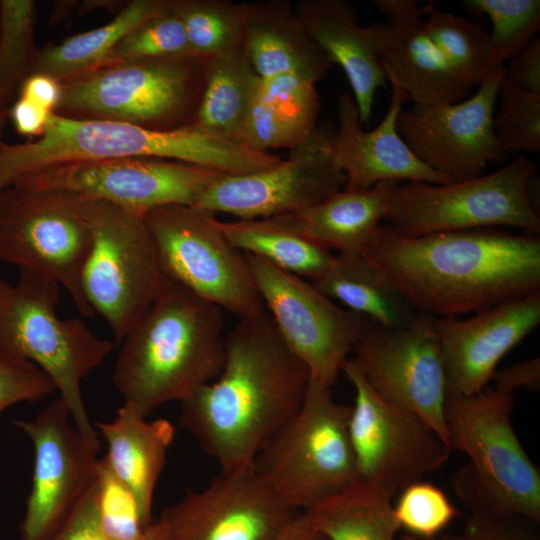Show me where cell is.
Wrapping results in <instances>:
<instances>
[{
  "mask_svg": "<svg viewBox=\"0 0 540 540\" xmlns=\"http://www.w3.org/2000/svg\"><path fill=\"white\" fill-rule=\"evenodd\" d=\"M512 395L486 387L468 396L447 395L444 416L451 450L469 463L451 482L471 511L540 521V472L511 422Z\"/></svg>",
  "mask_w": 540,
  "mask_h": 540,
  "instance_id": "5",
  "label": "cell"
},
{
  "mask_svg": "<svg viewBox=\"0 0 540 540\" xmlns=\"http://www.w3.org/2000/svg\"><path fill=\"white\" fill-rule=\"evenodd\" d=\"M18 96L34 102L49 112H55L61 98V82L45 74L31 73L20 85Z\"/></svg>",
  "mask_w": 540,
  "mask_h": 540,
  "instance_id": "47",
  "label": "cell"
},
{
  "mask_svg": "<svg viewBox=\"0 0 540 540\" xmlns=\"http://www.w3.org/2000/svg\"><path fill=\"white\" fill-rule=\"evenodd\" d=\"M504 78L515 87L540 94V39L534 38L504 67Z\"/></svg>",
  "mask_w": 540,
  "mask_h": 540,
  "instance_id": "45",
  "label": "cell"
},
{
  "mask_svg": "<svg viewBox=\"0 0 540 540\" xmlns=\"http://www.w3.org/2000/svg\"><path fill=\"white\" fill-rule=\"evenodd\" d=\"M51 113L34 102L18 96L10 107L9 116L18 133L39 137Z\"/></svg>",
  "mask_w": 540,
  "mask_h": 540,
  "instance_id": "48",
  "label": "cell"
},
{
  "mask_svg": "<svg viewBox=\"0 0 540 540\" xmlns=\"http://www.w3.org/2000/svg\"><path fill=\"white\" fill-rule=\"evenodd\" d=\"M436 318L418 311L403 327L372 324L348 360L381 399L420 417L449 445L446 375Z\"/></svg>",
  "mask_w": 540,
  "mask_h": 540,
  "instance_id": "14",
  "label": "cell"
},
{
  "mask_svg": "<svg viewBox=\"0 0 540 540\" xmlns=\"http://www.w3.org/2000/svg\"><path fill=\"white\" fill-rule=\"evenodd\" d=\"M314 533L308 514L301 511L277 540H311Z\"/></svg>",
  "mask_w": 540,
  "mask_h": 540,
  "instance_id": "49",
  "label": "cell"
},
{
  "mask_svg": "<svg viewBox=\"0 0 540 540\" xmlns=\"http://www.w3.org/2000/svg\"><path fill=\"white\" fill-rule=\"evenodd\" d=\"M222 173L153 157L78 161L50 166L12 185L63 191L111 203L144 218L168 205H196Z\"/></svg>",
  "mask_w": 540,
  "mask_h": 540,
  "instance_id": "16",
  "label": "cell"
},
{
  "mask_svg": "<svg viewBox=\"0 0 540 540\" xmlns=\"http://www.w3.org/2000/svg\"><path fill=\"white\" fill-rule=\"evenodd\" d=\"M319 110L315 83L295 76L260 78L241 142L259 152L290 150L314 130Z\"/></svg>",
  "mask_w": 540,
  "mask_h": 540,
  "instance_id": "27",
  "label": "cell"
},
{
  "mask_svg": "<svg viewBox=\"0 0 540 540\" xmlns=\"http://www.w3.org/2000/svg\"><path fill=\"white\" fill-rule=\"evenodd\" d=\"M393 511L400 529L422 539L438 537L459 515L441 488L421 480L401 490Z\"/></svg>",
  "mask_w": 540,
  "mask_h": 540,
  "instance_id": "40",
  "label": "cell"
},
{
  "mask_svg": "<svg viewBox=\"0 0 540 540\" xmlns=\"http://www.w3.org/2000/svg\"><path fill=\"white\" fill-rule=\"evenodd\" d=\"M462 5L491 20L490 39L502 63L521 52L540 28L539 0H464Z\"/></svg>",
  "mask_w": 540,
  "mask_h": 540,
  "instance_id": "37",
  "label": "cell"
},
{
  "mask_svg": "<svg viewBox=\"0 0 540 540\" xmlns=\"http://www.w3.org/2000/svg\"><path fill=\"white\" fill-rule=\"evenodd\" d=\"M350 410L310 378L297 413L254 459L257 473L294 509L307 511L358 482Z\"/></svg>",
  "mask_w": 540,
  "mask_h": 540,
  "instance_id": "8",
  "label": "cell"
},
{
  "mask_svg": "<svg viewBox=\"0 0 540 540\" xmlns=\"http://www.w3.org/2000/svg\"><path fill=\"white\" fill-rule=\"evenodd\" d=\"M399 540H461L460 535H445L441 537H436L433 539H422L418 537L411 536L409 534H404Z\"/></svg>",
  "mask_w": 540,
  "mask_h": 540,
  "instance_id": "50",
  "label": "cell"
},
{
  "mask_svg": "<svg viewBox=\"0 0 540 540\" xmlns=\"http://www.w3.org/2000/svg\"><path fill=\"white\" fill-rule=\"evenodd\" d=\"M389 21L382 24L380 55L385 79L421 105L457 103L470 90L447 65L423 27L415 0H373Z\"/></svg>",
  "mask_w": 540,
  "mask_h": 540,
  "instance_id": "23",
  "label": "cell"
},
{
  "mask_svg": "<svg viewBox=\"0 0 540 540\" xmlns=\"http://www.w3.org/2000/svg\"><path fill=\"white\" fill-rule=\"evenodd\" d=\"M342 372L355 390L348 432L359 482L396 493L448 461L451 448L420 417L381 399L349 360Z\"/></svg>",
  "mask_w": 540,
  "mask_h": 540,
  "instance_id": "17",
  "label": "cell"
},
{
  "mask_svg": "<svg viewBox=\"0 0 540 540\" xmlns=\"http://www.w3.org/2000/svg\"><path fill=\"white\" fill-rule=\"evenodd\" d=\"M49 540H118L102 528L96 506V482L65 523ZM138 540H168L163 523L153 521Z\"/></svg>",
  "mask_w": 540,
  "mask_h": 540,
  "instance_id": "43",
  "label": "cell"
},
{
  "mask_svg": "<svg viewBox=\"0 0 540 540\" xmlns=\"http://www.w3.org/2000/svg\"><path fill=\"white\" fill-rule=\"evenodd\" d=\"M79 197L91 230L82 290L120 343L170 279L143 218L102 200Z\"/></svg>",
  "mask_w": 540,
  "mask_h": 540,
  "instance_id": "10",
  "label": "cell"
},
{
  "mask_svg": "<svg viewBox=\"0 0 540 540\" xmlns=\"http://www.w3.org/2000/svg\"><path fill=\"white\" fill-rule=\"evenodd\" d=\"M143 219L170 280L239 318L266 311L247 254L226 237L216 214L176 204Z\"/></svg>",
  "mask_w": 540,
  "mask_h": 540,
  "instance_id": "11",
  "label": "cell"
},
{
  "mask_svg": "<svg viewBox=\"0 0 540 540\" xmlns=\"http://www.w3.org/2000/svg\"><path fill=\"white\" fill-rule=\"evenodd\" d=\"M504 66L491 71L469 99L414 104L400 111L396 128L414 155L453 182L479 177L490 162L506 158L493 127Z\"/></svg>",
  "mask_w": 540,
  "mask_h": 540,
  "instance_id": "19",
  "label": "cell"
},
{
  "mask_svg": "<svg viewBox=\"0 0 540 540\" xmlns=\"http://www.w3.org/2000/svg\"><path fill=\"white\" fill-rule=\"evenodd\" d=\"M230 242L246 254L311 282L330 267L335 254L297 228L292 214L221 221Z\"/></svg>",
  "mask_w": 540,
  "mask_h": 540,
  "instance_id": "30",
  "label": "cell"
},
{
  "mask_svg": "<svg viewBox=\"0 0 540 540\" xmlns=\"http://www.w3.org/2000/svg\"><path fill=\"white\" fill-rule=\"evenodd\" d=\"M95 426L107 443L106 462L133 494L144 523L150 525L154 492L175 436L174 426L164 418L148 420L125 402L112 421Z\"/></svg>",
  "mask_w": 540,
  "mask_h": 540,
  "instance_id": "26",
  "label": "cell"
},
{
  "mask_svg": "<svg viewBox=\"0 0 540 540\" xmlns=\"http://www.w3.org/2000/svg\"><path fill=\"white\" fill-rule=\"evenodd\" d=\"M56 388L36 365L0 357V413L19 402H36Z\"/></svg>",
  "mask_w": 540,
  "mask_h": 540,
  "instance_id": "42",
  "label": "cell"
},
{
  "mask_svg": "<svg viewBox=\"0 0 540 540\" xmlns=\"http://www.w3.org/2000/svg\"><path fill=\"white\" fill-rule=\"evenodd\" d=\"M300 512L252 465L221 472L202 490H188L159 520L168 540H277Z\"/></svg>",
  "mask_w": 540,
  "mask_h": 540,
  "instance_id": "20",
  "label": "cell"
},
{
  "mask_svg": "<svg viewBox=\"0 0 540 540\" xmlns=\"http://www.w3.org/2000/svg\"><path fill=\"white\" fill-rule=\"evenodd\" d=\"M35 17V3L31 0H0V126L3 127L13 98L35 63Z\"/></svg>",
  "mask_w": 540,
  "mask_h": 540,
  "instance_id": "35",
  "label": "cell"
},
{
  "mask_svg": "<svg viewBox=\"0 0 540 540\" xmlns=\"http://www.w3.org/2000/svg\"><path fill=\"white\" fill-rule=\"evenodd\" d=\"M336 128L323 121L276 166L243 175L222 174L196 205L214 214L257 219L301 212L343 189L346 175L334 153Z\"/></svg>",
  "mask_w": 540,
  "mask_h": 540,
  "instance_id": "15",
  "label": "cell"
},
{
  "mask_svg": "<svg viewBox=\"0 0 540 540\" xmlns=\"http://www.w3.org/2000/svg\"><path fill=\"white\" fill-rule=\"evenodd\" d=\"M71 420L59 397L33 420L14 421L34 448L32 487L19 526L20 540H49L97 480L99 449Z\"/></svg>",
  "mask_w": 540,
  "mask_h": 540,
  "instance_id": "18",
  "label": "cell"
},
{
  "mask_svg": "<svg viewBox=\"0 0 540 540\" xmlns=\"http://www.w3.org/2000/svg\"><path fill=\"white\" fill-rule=\"evenodd\" d=\"M399 184L380 182L366 189H341L319 203L293 213L305 236L337 253L361 254L385 218L388 195Z\"/></svg>",
  "mask_w": 540,
  "mask_h": 540,
  "instance_id": "28",
  "label": "cell"
},
{
  "mask_svg": "<svg viewBox=\"0 0 540 540\" xmlns=\"http://www.w3.org/2000/svg\"><path fill=\"white\" fill-rule=\"evenodd\" d=\"M96 506L103 530L118 540H138L151 525L144 523L133 494L114 475L104 457L99 459Z\"/></svg>",
  "mask_w": 540,
  "mask_h": 540,
  "instance_id": "41",
  "label": "cell"
},
{
  "mask_svg": "<svg viewBox=\"0 0 540 540\" xmlns=\"http://www.w3.org/2000/svg\"><path fill=\"white\" fill-rule=\"evenodd\" d=\"M293 7L310 37L344 70L360 121L368 125L376 92L386 81L380 55L382 24L360 26L353 4L346 0H299Z\"/></svg>",
  "mask_w": 540,
  "mask_h": 540,
  "instance_id": "24",
  "label": "cell"
},
{
  "mask_svg": "<svg viewBox=\"0 0 540 540\" xmlns=\"http://www.w3.org/2000/svg\"><path fill=\"white\" fill-rule=\"evenodd\" d=\"M540 323V292L477 311L470 318L437 317L447 395L487 387L500 360Z\"/></svg>",
  "mask_w": 540,
  "mask_h": 540,
  "instance_id": "21",
  "label": "cell"
},
{
  "mask_svg": "<svg viewBox=\"0 0 540 540\" xmlns=\"http://www.w3.org/2000/svg\"><path fill=\"white\" fill-rule=\"evenodd\" d=\"M392 86L389 109L373 130H365L357 105L348 93L337 101L339 126L334 140L335 159L346 175L345 189H366L384 181L453 182L420 161L399 135L396 122L407 95Z\"/></svg>",
  "mask_w": 540,
  "mask_h": 540,
  "instance_id": "22",
  "label": "cell"
},
{
  "mask_svg": "<svg viewBox=\"0 0 540 540\" xmlns=\"http://www.w3.org/2000/svg\"><path fill=\"white\" fill-rule=\"evenodd\" d=\"M206 65L207 59L185 56L102 66L62 81L57 109L68 117L157 130L190 125L202 96Z\"/></svg>",
  "mask_w": 540,
  "mask_h": 540,
  "instance_id": "9",
  "label": "cell"
},
{
  "mask_svg": "<svg viewBox=\"0 0 540 540\" xmlns=\"http://www.w3.org/2000/svg\"><path fill=\"white\" fill-rule=\"evenodd\" d=\"M419 312L475 313L540 292V237L476 228L403 237L380 225L361 253Z\"/></svg>",
  "mask_w": 540,
  "mask_h": 540,
  "instance_id": "2",
  "label": "cell"
},
{
  "mask_svg": "<svg viewBox=\"0 0 540 540\" xmlns=\"http://www.w3.org/2000/svg\"><path fill=\"white\" fill-rule=\"evenodd\" d=\"M90 246L79 195L21 185L0 189V261L55 280L84 317L95 314L81 283Z\"/></svg>",
  "mask_w": 540,
  "mask_h": 540,
  "instance_id": "12",
  "label": "cell"
},
{
  "mask_svg": "<svg viewBox=\"0 0 540 540\" xmlns=\"http://www.w3.org/2000/svg\"><path fill=\"white\" fill-rule=\"evenodd\" d=\"M394 495L387 487L358 481L304 512L314 532L326 540H395L400 528Z\"/></svg>",
  "mask_w": 540,
  "mask_h": 540,
  "instance_id": "32",
  "label": "cell"
},
{
  "mask_svg": "<svg viewBox=\"0 0 540 540\" xmlns=\"http://www.w3.org/2000/svg\"><path fill=\"white\" fill-rule=\"evenodd\" d=\"M311 540H326L323 536L317 534V533H314L313 537Z\"/></svg>",
  "mask_w": 540,
  "mask_h": 540,
  "instance_id": "51",
  "label": "cell"
},
{
  "mask_svg": "<svg viewBox=\"0 0 540 540\" xmlns=\"http://www.w3.org/2000/svg\"><path fill=\"white\" fill-rule=\"evenodd\" d=\"M224 311L169 280L120 342L112 382L143 416L213 381L225 359Z\"/></svg>",
  "mask_w": 540,
  "mask_h": 540,
  "instance_id": "3",
  "label": "cell"
},
{
  "mask_svg": "<svg viewBox=\"0 0 540 540\" xmlns=\"http://www.w3.org/2000/svg\"><path fill=\"white\" fill-rule=\"evenodd\" d=\"M193 56L209 59L243 44L241 4L225 0H170Z\"/></svg>",
  "mask_w": 540,
  "mask_h": 540,
  "instance_id": "36",
  "label": "cell"
},
{
  "mask_svg": "<svg viewBox=\"0 0 540 540\" xmlns=\"http://www.w3.org/2000/svg\"><path fill=\"white\" fill-rule=\"evenodd\" d=\"M539 181L526 157L476 178L430 184L395 185L385 220L403 237L476 228L512 227L539 235Z\"/></svg>",
  "mask_w": 540,
  "mask_h": 540,
  "instance_id": "7",
  "label": "cell"
},
{
  "mask_svg": "<svg viewBox=\"0 0 540 540\" xmlns=\"http://www.w3.org/2000/svg\"><path fill=\"white\" fill-rule=\"evenodd\" d=\"M259 79L243 46L207 59L194 123L241 142Z\"/></svg>",
  "mask_w": 540,
  "mask_h": 540,
  "instance_id": "33",
  "label": "cell"
},
{
  "mask_svg": "<svg viewBox=\"0 0 540 540\" xmlns=\"http://www.w3.org/2000/svg\"><path fill=\"white\" fill-rule=\"evenodd\" d=\"M193 56L181 20L169 5L130 31L113 49L106 65Z\"/></svg>",
  "mask_w": 540,
  "mask_h": 540,
  "instance_id": "38",
  "label": "cell"
},
{
  "mask_svg": "<svg viewBox=\"0 0 540 540\" xmlns=\"http://www.w3.org/2000/svg\"><path fill=\"white\" fill-rule=\"evenodd\" d=\"M494 389L512 395L518 388L537 391L540 387V359H527L501 370H496L492 376Z\"/></svg>",
  "mask_w": 540,
  "mask_h": 540,
  "instance_id": "46",
  "label": "cell"
},
{
  "mask_svg": "<svg viewBox=\"0 0 540 540\" xmlns=\"http://www.w3.org/2000/svg\"><path fill=\"white\" fill-rule=\"evenodd\" d=\"M310 378L266 311L239 318L221 371L180 402L179 423L221 472L252 466L301 407Z\"/></svg>",
  "mask_w": 540,
  "mask_h": 540,
  "instance_id": "1",
  "label": "cell"
},
{
  "mask_svg": "<svg viewBox=\"0 0 540 540\" xmlns=\"http://www.w3.org/2000/svg\"><path fill=\"white\" fill-rule=\"evenodd\" d=\"M240 4L242 46L260 78L295 76L316 84L334 66L288 1Z\"/></svg>",
  "mask_w": 540,
  "mask_h": 540,
  "instance_id": "25",
  "label": "cell"
},
{
  "mask_svg": "<svg viewBox=\"0 0 540 540\" xmlns=\"http://www.w3.org/2000/svg\"><path fill=\"white\" fill-rule=\"evenodd\" d=\"M169 5L170 0H133L109 23L76 34L37 53L31 73L45 74L62 82L102 67L115 46L130 31L165 13Z\"/></svg>",
  "mask_w": 540,
  "mask_h": 540,
  "instance_id": "31",
  "label": "cell"
},
{
  "mask_svg": "<svg viewBox=\"0 0 540 540\" xmlns=\"http://www.w3.org/2000/svg\"><path fill=\"white\" fill-rule=\"evenodd\" d=\"M498 99L500 108L493 127L504 152H539L540 94L519 89L503 78Z\"/></svg>",
  "mask_w": 540,
  "mask_h": 540,
  "instance_id": "39",
  "label": "cell"
},
{
  "mask_svg": "<svg viewBox=\"0 0 540 540\" xmlns=\"http://www.w3.org/2000/svg\"><path fill=\"white\" fill-rule=\"evenodd\" d=\"M265 309L310 377L332 387L372 323L337 305L309 280L247 254Z\"/></svg>",
  "mask_w": 540,
  "mask_h": 540,
  "instance_id": "13",
  "label": "cell"
},
{
  "mask_svg": "<svg viewBox=\"0 0 540 540\" xmlns=\"http://www.w3.org/2000/svg\"><path fill=\"white\" fill-rule=\"evenodd\" d=\"M130 157L174 160L227 173L238 161L239 145L196 123L157 130L52 112L35 141L0 144V189L58 164Z\"/></svg>",
  "mask_w": 540,
  "mask_h": 540,
  "instance_id": "4",
  "label": "cell"
},
{
  "mask_svg": "<svg viewBox=\"0 0 540 540\" xmlns=\"http://www.w3.org/2000/svg\"><path fill=\"white\" fill-rule=\"evenodd\" d=\"M312 283L376 326L403 327L418 313L384 273L359 253L335 254L327 271Z\"/></svg>",
  "mask_w": 540,
  "mask_h": 540,
  "instance_id": "29",
  "label": "cell"
},
{
  "mask_svg": "<svg viewBox=\"0 0 540 540\" xmlns=\"http://www.w3.org/2000/svg\"><path fill=\"white\" fill-rule=\"evenodd\" d=\"M528 519L487 512L471 513L467 518L461 540H540Z\"/></svg>",
  "mask_w": 540,
  "mask_h": 540,
  "instance_id": "44",
  "label": "cell"
},
{
  "mask_svg": "<svg viewBox=\"0 0 540 540\" xmlns=\"http://www.w3.org/2000/svg\"><path fill=\"white\" fill-rule=\"evenodd\" d=\"M423 27L451 70L469 87L479 85L495 68L504 66L490 35L478 24L441 11L433 2L422 7Z\"/></svg>",
  "mask_w": 540,
  "mask_h": 540,
  "instance_id": "34",
  "label": "cell"
},
{
  "mask_svg": "<svg viewBox=\"0 0 540 540\" xmlns=\"http://www.w3.org/2000/svg\"><path fill=\"white\" fill-rule=\"evenodd\" d=\"M18 271L15 283L0 275V357L31 362L41 369L59 391L76 428L100 449L81 382L103 364L113 344L95 335L82 320L57 315L58 282Z\"/></svg>",
  "mask_w": 540,
  "mask_h": 540,
  "instance_id": "6",
  "label": "cell"
}]
</instances>
